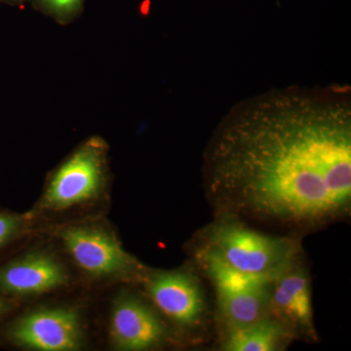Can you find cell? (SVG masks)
I'll return each mask as SVG.
<instances>
[{
  "mask_svg": "<svg viewBox=\"0 0 351 351\" xmlns=\"http://www.w3.org/2000/svg\"><path fill=\"white\" fill-rule=\"evenodd\" d=\"M223 216L309 230L350 214L351 89L274 88L235 104L204 156Z\"/></svg>",
  "mask_w": 351,
  "mask_h": 351,
  "instance_id": "6da1fadb",
  "label": "cell"
},
{
  "mask_svg": "<svg viewBox=\"0 0 351 351\" xmlns=\"http://www.w3.org/2000/svg\"><path fill=\"white\" fill-rule=\"evenodd\" d=\"M202 240L199 250L247 274L274 279L292 267L301 253L293 237L258 232L228 216L208 226Z\"/></svg>",
  "mask_w": 351,
  "mask_h": 351,
  "instance_id": "7a4b0ae2",
  "label": "cell"
},
{
  "mask_svg": "<svg viewBox=\"0 0 351 351\" xmlns=\"http://www.w3.org/2000/svg\"><path fill=\"white\" fill-rule=\"evenodd\" d=\"M107 176V145L101 138H90L51 175L41 207L61 211L89 202L101 195Z\"/></svg>",
  "mask_w": 351,
  "mask_h": 351,
  "instance_id": "3957f363",
  "label": "cell"
},
{
  "mask_svg": "<svg viewBox=\"0 0 351 351\" xmlns=\"http://www.w3.org/2000/svg\"><path fill=\"white\" fill-rule=\"evenodd\" d=\"M61 239L73 262L94 278L133 277L142 270L117 237L101 226H68L62 230Z\"/></svg>",
  "mask_w": 351,
  "mask_h": 351,
  "instance_id": "277c9868",
  "label": "cell"
},
{
  "mask_svg": "<svg viewBox=\"0 0 351 351\" xmlns=\"http://www.w3.org/2000/svg\"><path fill=\"white\" fill-rule=\"evenodd\" d=\"M11 336L18 345L31 350H77L82 339L80 314L66 307L38 309L20 318Z\"/></svg>",
  "mask_w": 351,
  "mask_h": 351,
  "instance_id": "5b68a950",
  "label": "cell"
},
{
  "mask_svg": "<svg viewBox=\"0 0 351 351\" xmlns=\"http://www.w3.org/2000/svg\"><path fill=\"white\" fill-rule=\"evenodd\" d=\"M145 289L156 306L180 326H196L202 320L205 311L202 291L191 274L157 272L147 277Z\"/></svg>",
  "mask_w": 351,
  "mask_h": 351,
  "instance_id": "8992f818",
  "label": "cell"
},
{
  "mask_svg": "<svg viewBox=\"0 0 351 351\" xmlns=\"http://www.w3.org/2000/svg\"><path fill=\"white\" fill-rule=\"evenodd\" d=\"M110 335L113 345L120 350H147L163 341L165 327L144 302L134 295H123L113 304Z\"/></svg>",
  "mask_w": 351,
  "mask_h": 351,
  "instance_id": "52a82bcc",
  "label": "cell"
},
{
  "mask_svg": "<svg viewBox=\"0 0 351 351\" xmlns=\"http://www.w3.org/2000/svg\"><path fill=\"white\" fill-rule=\"evenodd\" d=\"M269 313L291 332L316 339L311 283L306 272L293 265L270 288Z\"/></svg>",
  "mask_w": 351,
  "mask_h": 351,
  "instance_id": "ba28073f",
  "label": "cell"
},
{
  "mask_svg": "<svg viewBox=\"0 0 351 351\" xmlns=\"http://www.w3.org/2000/svg\"><path fill=\"white\" fill-rule=\"evenodd\" d=\"M68 281L63 265L41 252L22 256L0 267V291L4 294H44L63 287Z\"/></svg>",
  "mask_w": 351,
  "mask_h": 351,
  "instance_id": "9c48e42d",
  "label": "cell"
},
{
  "mask_svg": "<svg viewBox=\"0 0 351 351\" xmlns=\"http://www.w3.org/2000/svg\"><path fill=\"white\" fill-rule=\"evenodd\" d=\"M293 332L282 323L267 315L250 326L228 329L223 350L228 351H276L285 346Z\"/></svg>",
  "mask_w": 351,
  "mask_h": 351,
  "instance_id": "30bf717a",
  "label": "cell"
},
{
  "mask_svg": "<svg viewBox=\"0 0 351 351\" xmlns=\"http://www.w3.org/2000/svg\"><path fill=\"white\" fill-rule=\"evenodd\" d=\"M271 285L239 294L217 295L219 313L228 329L248 327L265 317Z\"/></svg>",
  "mask_w": 351,
  "mask_h": 351,
  "instance_id": "8fae6325",
  "label": "cell"
},
{
  "mask_svg": "<svg viewBox=\"0 0 351 351\" xmlns=\"http://www.w3.org/2000/svg\"><path fill=\"white\" fill-rule=\"evenodd\" d=\"M197 254L198 260L206 269L217 295L239 294L269 287L276 279L247 274L205 251L199 250Z\"/></svg>",
  "mask_w": 351,
  "mask_h": 351,
  "instance_id": "7c38bea8",
  "label": "cell"
},
{
  "mask_svg": "<svg viewBox=\"0 0 351 351\" xmlns=\"http://www.w3.org/2000/svg\"><path fill=\"white\" fill-rule=\"evenodd\" d=\"M82 2L83 0H40L44 10L63 23L77 15Z\"/></svg>",
  "mask_w": 351,
  "mask_h": 351,
  "instance_id": "4fadbf2b",
  "label": "cell"
},
{
  "mask_svg": "<svg viewBox=\"0 0 351 351\" xmlns=\"http://www.w3.org/2000/svg\"><path fill=\"white\" fill-rule=\"evenodd\" d=\"M25 223L19 215L0 213V248L15 239L24 230Z\"/></svg>",
  "mask_w": 351,
  "mask_h": 351,
  "instance_id": "5bb4252c",
  "label": "cell"
},
{
  "mask_svg": "<svg viewBox=\"0 0 351 351\" xmlns=\"http://www.w3.org/2000/svg\"><path fill=\"white\" fill-rule=\"evenodd\" d=\"M9 309V304L8 302L5 301V300L2 299L1 297H0V316L2 315V314H4L6 313L7 311Z\"/></svg>",
  "mask_w": 351,
  "mask_h": 351,
  "instance_id": "9a60e30c",
  "label": "cell"
},
{
  "mask_svg": "<svg viewBox=\"0 0 351 351\" xmlns=\"http://www.w3.org/2000/svg\"><path fill=\"white\" fill-rule=\"evenodd\" d=\"M3 1L9 2V3H17V2L23 1V0H3Z\"/></svg>",
  "mask_w": 351,
  "mask_h": 351,
  "instance_id": "2e32d148",
  "label": "cell"
}]
</instances>
